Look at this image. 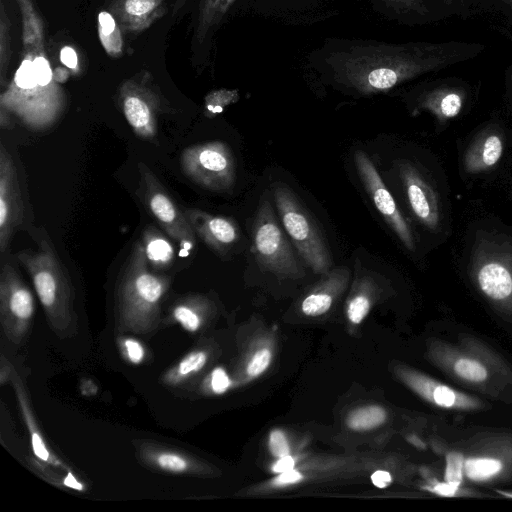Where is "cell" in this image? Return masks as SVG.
<instances>
[{"instance_id": "6da1fadb", "label": "cell", "mask_w": 512, "mask_h": 512, "mask_svg": "<svg viewBox=\"0 0 512 512\" xmlns=\"http://www.w3.org/2000/svg\"><path fill=\"white\" fill-rule=\"evenodd\" d=\"M484 49L482 44L463 41L371 43L334 52L327 61L335 82L361 95H370L465 62Z\"/></svg>"}, {"instance_id": "7a4b0ae2", "label": "cell", "mask_w": 512, "mask_h": 512, "mask_svg": "<svg viewBox=\"0 0 512 512\" xmlns=\"http://www.w3.org/2000/svg\"><path fill=\"white\" fill-rule=\"evenodd\" d=\"M170 284L167 275L151 269L141 240H136L116 282V331L154 334L162 323L161 305Z\"/></svg>"}, {"instance_id": "3957f363", "label": "cell", "mask_w": 512, "mask_h": 512, "mask_svg": "<svg viewBox=\"0 0 512 512\" xmlns=\"http://www.w3.org/2000/svg\"><path fill=\"white\" fill-rule=\"evenodd\" d=\"M0 105L34 128L56 121L65 107V93L55 79L45 46L23 48L17 71L1 90Z\"/></svg>"}, {"instance_id": "277c9868", "label": "cell", "mask_w": 512, "mask_h": 512, "mask_svg": "<svg viewBox=\"0 0 512 512\" xmlns=\"http://www.w3.org/2000/svg\"><path fill=\"white\" fill-rule=\"evenodd\" d=\"M17 260L31 278L51 330L59 338L74 336L78 328L75 292L51 241L41 239L37 250L19 252Z\"/></svg>"}, {"instance_id": "5b68a950", "label": "cell", "mask_w": 512, "mask_h": 512, "mask_svg": "<svg viewBox=\"0 0 512 512\" xmlns=\"http://www.w3.org/2000/svg\"><path fill=\"white\" fill-rule=\"evenodd\" d=\"M273 191L282 224L298 253L315 273H327L333 260L317 223L286 184H273Z\"/></svg>"}, {"instance_id": "8992f818", "label": "cell", "mask_w": 512, "mask_h": 512, "mask_svg": "<svg viewBox=\"0 0 512 512\" xmlns=\"http://www.w3.org/2000/svg\"><path fill=\"white\" fill-rule=\"evenodd\" d=\"M116 100L134 134L146 141L154 140L159 117L168 112V102L152 75L144 70L123 81Z\"/></svg>"}, {"instance_id": "52a82bcc", "label": "cell", "mask_w": 512, "mask_h": 512, "mask_svg": "<svg viewBox=\"0 0 512 512\" xmlns=\"http://www.w3.org/2000/svg\"><path fill=\"white\" fill-rule=\"evenodd\" d=\"M183 174L212 191H227L235 182V159L230 147L215 140L186 147L180 155Z\"/></svg>"}, {"instance_id": "ba28073f", "label": "cell", "mask_w": 512, "mask_h": 512, "mask_svg": "<svg viewBox=\"0 0 512 512\" xmlns=\"http://www.w3.org/2000/svg\"><path fill=\"white\" fill-rule=\"evenodd\" d=\"M253 253L258 264L276 274H303V269L279 226L268 199H263L257 209L253 226Z\"/></svg>"}, {"instance_id": "9c48e42d", "label": "cell", "mask_w": 512, "mask_h": 512, "mask_svg": "<svg viewBox=\"0 0 512 512\" xmlns=\"http://www.w3.org/2000/svg\"><path fill=\"white\" fill-rule=\"evenodd\" d=\"M139 186L138 195L143 205L159 223L165 233L174 239L181 248L191 250L196 244V234L167 189L147 167L138 164Z\"/></svg>"}, {"instance_id": "30bf717a", "label": "cell", "mask_w": 512, "mask_h": 512, "mask_svg": "<svg viewBox=\"0 0 512 512\" xmlns=\"http://www.w3.org/2000/svg\"><path fill=\"white\" fill-rule=\"evenodd\" d=\"M35 313L34 297L19 272L10 263L0 273V323L13 345L19 346L27 337Z\"/></svg>"}, {"instance_id": "8fae6325", "label": "cell", "mask_w": 512, "mask_h": 512, "mask_svg": "<svg viewBox=\"0 0 512 512\" xmlns=\"http://www.w3.org/2000/svg\"><path fill=\"white\" fill-rule=\"evenodd\" d=\"M358 175L366 192L373 200L378 212L390 226L402 244L410 251L415 249L413 232L397 207L395 200L382 181L377 169L368 155L358 150L354 154Z\"/></svg>"}, {"instance_id": "7c38bea8", "label": "cell", "mask_w": 512, "mask_h": 512, "mask_svg": "<svg viewBox=\"0 0 512 512\" xmlns=\"http://www.w3.org/2000/svg\"><path fill=\"white\" fill-rule=\"evenodd\" d=\"M137 460L147 469L169 475L200 476L206 465L195 455L177 446L150 439H134Z\"/></svg>"}, {"instance_id": "4fadbf2b", "label": "cell", "mask_w": 512, "mask_h": 512, "mask_svg": "<svg viewBox=\"0 0 512 512\" xmlns=\"http://www.w3.org/2000/svg\"><path fill=\"white\" fill-rule=\"evenodd\" d=\"M24 220V203L15 164L0 143V252L8 249L14 233Z\"/></svg>"}, {"instance_id": "5bb4252c", "label": "cell", "mask_w": 512, "mask_h": 512, "mask_svg": "<svg viewBox=\"0 0 512 512\" xmlns=\"http://www.w3.org/2000/svg\"><path fill=\"white\" fill-rule=\"evenodd\" d=\"M399 174L413 214L427 229L437 231L441 222V211L436 190L409 161L399 163Z\"/></svg>"}, {"instance_id": "9a60e30c", "label": "cell", "mask_w": 512, "mask_h": 512, "mask_svg": "<svg viewBox=\"0 0 512 512\" xmlns=\"http://www.w3.org/2000/svg\"><path fill=\"white\" fill-rule=\"evenodd\" d=\"M184 213L196 236L217 253L224 254L239 240V228L232 218L194 208Z\"/></svg>"}, {"instance_id": "2e32d148", "label": "cell", "mask_w": 512, "mask_h": 512, "mask_svg": "<svg viewBox=\"0 0 512 512\" xmlns=\"http://www.w3.org/2000/svg\"><path fill=\"white\" fill-rule=\"evenodd\" d=\"M109 12L124 33L138 34L163 17L166 0H112Z\"/></svg>"}, {"instance_id": "e0dca14e", "label": "cell", "mask_w": 512, "mask_h": 512, "mask_svg": "<svg viewBox=\"0 0 512 512\" xmlns=\"http://www.w3.org/2000/svg\"><path fill=\"white\" fill-rule=\"evenodd\" d=\"M10 383L15 391L21 414L28 429L34 458L43 464L50 465L58 469L71 470V468L65 465V463H63L47 445L35 418L27 389L16 368L14 369Z\"/></svg>"}, {"instance_id": "ac0fdd59", "label": "cell", "mask_w": 512, "mask_h": 512, "mask_svg": "<svg viewBox=\"0 0 512 512\" xmlns=\"http://www.w3.org/2000/svg\"><path fill=\"white\" fill-rule=\"evenodd\" d=\"M401 14L417 19L437 21L473 13L474 0H383Z\"/></svg>"}, {"instance_id": "d6986e66", "label": "cell", "mask_w": 512, "mask_h": 512, "mask_svg": "<svg viewBox=\"0 0 512 512\" xmlns=\"http://www.w3.org/2000/svg\"><path fill=\"white\" fill-rule=\"evenodd\" d=\"M504 151L502 134L487 129L478 134L467 147L463 156V168L469 174L491 170L497 165Z\"/></svg>"}, {"instance_id": "ffe728a7", "label": "cell", "mask_w": 512, "mask_h": 512, "mask_svg": "<svg viewBox=\"0 0 512 512\" xmlns=\"http://www.w3.org/2000/svg\"><path fill=\"white\" fill-rule=\"evenodd\" d=\"M466 99L462 87L440 85L422 92L417 99V109L432 113L440 124L457 117Z\"/></svg>"}, {"instance_id": "44dd1931", "label": "cell", "mask_w": 512, "mask_h": 512, "mask_svg": "<svg viewBox=\"0 0 512 512\" xmlns=\"http://www.w3.org/2000/svg\"><path fill=\"white\" fill-rule=\"evenodd\" d=\"M208 361L209 352L205 348L195 347L163 373L161 383L167 388L188 392Z\"/></svg>"}, {"instance_id": "7402d4cb", "label": "cell", "mask_w": 512, "mask_h": 512, "mask_svg": "<svg viewBox=\"0 0 512 512\" xmlns=\"http://www.w3.org/2000/svg\"><path fill=\"white\" fill-rule=\"evenodd\" d=\"M208 307L209 302L204 296L184 295L171 304L162 323L179 324L185 331L197 333L203 327Z\"/></svg>"}, {"instance_id": "603a6c76", "label": "cell", "mask_w": 512, "mask_h": 512, "mask_svg": "<svg viewBox=\"0 0 512 512\" xmlns=\"http://www.w3.org/2000/svg\"><path fill=\"white\" fill-rule=\"evenodd\" d=\"M141 242L150 267L166 269L173 262L175 250L172 243L158 229L148 226L143 230Z\"/></svg>"}, {"instance_id": "cb8c5ba5", "label": "cell", "mask_w": 512, "mask_h": 512, "mask_svg": "<svg viewBox=\"0 0 512 512\" xmlns=\"http://www.w3.org/2000/svg\"><path fill=\"white\" fill-rule=\"evenodd\" d=\"M236 0H200L195 39L201 43L221 24Z\"/></svg>"}, {"instance_id": "d4e9b609", "label": "cell", "mask_w": 512, "mask_h": 512, "mask_svg": "<svg viewBox=\"0 0 512 512\" xmlns=\"http://www.w3.org/2000/svg\"><path fill=\"white\" fill-rule=\"evenodd\" d=\"M349 270L339 267L330 271L324 280V287L321 291L308 295L302 302V311L306 315L317 316L329 310L332 304V295L329 291L344 284L348 279Z\"/></svg>"}, {"instance_id": "484cf974", "label": "cell", "mask_w": 512, "mask_h": 512, "mask_svg": "<svg viewBox=\"0 0 512 512\" xmlns=\"http://www.w3.org/2000/svg\"><path fill=\"white\" fill-rule=\"evenodd\" d=\"M22 20L23 48L45 46L44 24L33 0H16Z\"/></svg>"}, {"instance_id": "4316f807", "label": "cell", "mask_w": 512, "mask_h": 512, "mask_svg": "<svg viewBox=\"0 0 512 512\" xmlns=\"http://www.w3.org/2000/svg\"><path fill=\"white\" fill-rule=\"evenodd\" d=\"M98 37L105 52L112 58L121 57L123 52L122 29L109 11L98 14Z\"/></svg>"}, {"instance_id": "83f0119b", "label": "cell", "mask_w": 512, "mask_h": 512, "mask_svg": "<svg viewBox=\"0 0 512 512\" xmlns=\"http://www.w3.org/2000/svg\"><path fill=\"white\" fill-rule=\"evenodd\" d=\"M11 23L3 1L0 3V86L6 87V76L11 59Z\"/></svg>"}, {"instance_id": "f1b7e54d", "label": "cell", "mask_w": 512, "mask_h": 512, "mask_svg": "<svg viewBox=\"0 0 512 512\" xmlns=\"http://www.w3.org/2000/svg\"><path fill=\"white\" fill-rule=\"evenodd\" d=\"M386 419V413L380 406H366L353 411L347 419V425L353 430H369L380 426Z\"/></svg>"}, {"instance_id": "f546056e", "label": "cell", "mask_w": 512, "mask_h": 512, "mask_svg": "<svg viewBox=\"0 0 512 512\" xmlns=\"http://www.w3.org/2000/svg\"><path fill=\"white\" fill-rule=\"evenodd\" d=\"M500 461L490 458L468 459L464 463V472L472 480H484L498 473Z\"/></svg>"}, {"instance_id": "4dcf8cb0", "label": "cell", "mask_w": 512, "mask_h": 512, "mask_svg": "<svg viewBox=\"0 0 512 512\" xmlns=\"http://www.w3.org/2000/svg\"><path fill=\"white\" fill-rule=\"evenodd\" d=\"M118 347L122 357L133 365L141 364L146 358L145 347L131 336H119Z\"/></svg>"}, {"instance_id": "1f68e13d", "label": "cell", "mask_w": 512, "mask_h": 512, "mask_svg": "<svg viewBox=\"0 0 512 512\" xmlns=\"http://www.w3.org/2000/svg\"><path fill=\"white\" fill-rule=\"evenodd\" d=\"M237 98L238 94L235 90H215L206 96L205 107L212 114L219 113L226 105L235 102Z\"/></svg>"}, {"instance_id": "d6a6232c", "label": "cell", "mask_w": 512, "mask_h": 512, "mask_svg": "<svg viewBox=\"0 0 512 512\" xmlns=\"http://www.w3.org/2000/svg\"><path fill=\"white\" fill-rule=\"evenodd\" d=\"M455 371L461 377L471 381H482L487 376L486 369L480 363L470 359L458 360Z\"/></svg>"}, {"instance_id": "836d02e7", "label": "cell", "mask_w": 512, "mask_h": 512, "mask_svg": "<svg viewBox=\"0 0 512 512\" xmlns=\"http://www.w3.org/2000/svg\"><path fill=\"white\" fill-rule=\"evenodd\" d=\"M464 457L458 452H450L446 457V482L459 485L462 481Z\"/></svg>"}, {"instance_id": "e575fe53", "label": "cell", "mask_w": 512, "mask_h": 512, "mask_svg": "<svg viewBox=\"0 0 512 512\" xmlns=\"http://www.w3.org/2000/svg\"><path fill=\"white\" fill-rule=\"evenodd\" d=\"M370 309V301L369 298L364 294H357L353 297L347 309V315L351 322L358 324L360 323L365 316L367 315Z\"/></svg>"}, {"instance_id": "d590c367", "label": "cell", "mask_w": 512, "mask_h": 512, "mask_svg": "<svg viewBox=\"0 0 512 512\" xmlns=\"http://www.w3.org/2000/svg\"><path fill=\"white\" fill-rule=\"evenodd\" d=\"M271 353L268 349H261L255 353L247 366V373L250 376L261 374L270 364Z\"/></svg>"}, {"instance_id": "8d00e7d4", "label": "cell", "mask_w": 512, "mask_h": 512, "mask_svg": "<svg viewBox=\"0 0 512 512\" xmlns=\"http://www.w3.org/2000/svg\"><path fill=\"white\" fill-rule=\"evenodd\" d=\"M269 449L278 458L289 455V446L284 434L279 430L271 432L269 437Z\"/></svg>"}, {"instance_id": "74e56055", "label": "cell", "mask_w": 512, "mask_h": 512, "mask_svg": "<svg viewBox=\"0 0 512 512\" xmlns=\"http://www.w3.org/2000/svg\"><path fill=\"white\" fill-rule=\"evenodd\" d=\"M230 386V379L226 372L220 368H215L210 375V387L216 394L224 393Z\"/></svg>"}, {"instance_id": "f35d334b", "label": "cell", "mask_w": 512, "mask_h": 512, "mask_svg": "<svg viewBox=\"0 0 512 512\" xmlns=\"http://www.w3.org/2000/svg\"><path fill=\"white\" fill-rule=\"evenodd\" d=\"M433 398L438 405L443 407L452 406L456 399L454 392L450 388L443 385H440L434 389Z\"/></svg>"}, {"instance_id": "ab89813d", "label": "cell", "mask_w": 512, "mask_h": 512, "mask_svg": "<svg viewBox=\"0 0 512 512\" xmlns=\"http://www.w3.org/2000/svg\"><path fill=\"white\" fill-rule=\"evenodd\" d=\"M60 59L61 62L71 71H74L75 73L79 72L77 54L73 48L69 46L63 47L60 52Z\"/></svg>"}, {"instance_id": "60d3db41", "label": "cell", "mask_w": 512, "mask_h": 512, "mask_svg": "<svg viewBox=\"0 0 512 512\" xmlns=\"http://www.w3.org/2000/svg\"><path fill=\"white\" fill-rule=\"evenodd\" d=\"M15 367L2 353L0 357V384L1 386L6 385L11 381Z\"/></svg>"}, {"instance_id": "b9f144b4", "label": "cell", "mask_w": 512, "mask_h": 512, "mask_svg": "<svg viewBox=\"0 0 512 512\" xmlns=\"http://www.w3.org/2000/svg\"><path fill=\"white\" fill-rule=\"evenodd\" d=\"M302 479V475L294 470H288L285 472H282L274 481L276 485H286L291 483H296Z\"/></svg>"}, {"instance_id": "7bdbcfd3", "label": "cell", "mask_w": 512, "mask_h": 512, "mask_svg": "<svg viewBox=\"0 0 512 512\" xmlns=\"http://www.w3.org/2000/svg\"><path fill=\"white\" fill-rule=\"evenodd\" d=\"M372 483L378 488H385L391 483V476L387 471L378 470L371 476Z\"/></svg>"}, {"instance_id": "ee69618b", "label": "cell", "mask_w": 512, "mask_h": 512, "mask_svg": "<svg viewBox=\"0 0 512 512\" xmlns=\"http://www.w3.org/2000/svg\"><path fill=\"white\" fill-rule=\"evenodd\" d=\"M457 484L453 483H439L432 488V491L442 496H453L458 490Z\"/></svg>"}, {"instance_id": "f6af8a7d", "label": "cell", "mask_w": 512, "mask_h": 512, "mask_svg": "<svg viewBox=\"0 0 512 512\" xmlns=\"http://www.w3.org/2000/svg\"><path fill=\"white\" fill-rule=\"evenodd\" d=\"M294 460L291 456L287 455L279 458V460L275 463L272 470L277 473H282L294 468Z\"/></svg>"}, {"instance_id": "bcb514c9", "label": "cell", "mask_w": 512, "mask_h": 512, "mask_svg": "<svg viewBox=\"0 0 512 512\" xmlns=\"http://www.w3.org/2000/svg\"><path fill=\"white\" fill-rule=\"evenodd\" d=\"M9 110H7L5 107L1 106L0 105V126L1 128H5V129H8V128H11V119H10V116H9Z\"/></svg>"}, {"instance_id": "7dc6e473", "label": "cell", "mask_w": 512, "mask_h": 512, "mask_svg": "<svg viewBox=\"0 0 512 512\" xmlns=\"http://www.w3.org/2000/svg\"><path fill=\"white\" fill-rule=\"evenodd\" d=\"M506 2L509 4V6L512 8V0H506Z\"/></svg>"}, {"instance_id": "c3c4849f", "label": "cell", "mask_w": 512, "mask_h": 512, "mask_svg": "<svg viewBox=\"0 0 512 512\" xmlns=\"http://www.w3.org/2000/svg\"><path fill=\"white\" fill-rule=\"evenodd\" d=\"M511 80H512V72H511Z\"/></svg>"}]
</instances>
